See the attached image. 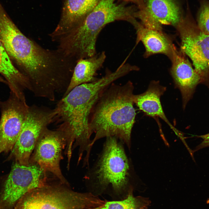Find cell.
Returning a JSON list of instances; mask_svg holds the SVG:
<instances>
[{"label":"cell","instance_id":"e0dca14e","mask_svg":"<svg viewBox=\"0 0 209 209\" xmlns=\"http://www.w3.org/2000/svg\"><path fill=\"white\" fill-rule=\"evenodd\" d=\"M0 73L5 78L11 92L20 97L24 91H30V82L26 77L14 66L0 41Z\"/></svg>","mask_w":209,"mask_h":209},{"label":"cell","instance_id":"4fadbf2b","mask_svg":"<svg viewBox=\"0 0 209 209\" xmlns=\"http://www.w3.org/2000/svg\"><path fill=\"white\" fill-rule=\"evenodd\" d=\"M135 28L136 32V43L141 42L145 47V57L161 54L170 59L175 46L169 35L163 32V30L145 27L140 22Z\"/></svg>","mask_w":209,"mask_h":209},{"label":"cell","instance_id":"ac0fdd59","mask_svg":"<svg viewBox=\"0 0 209 209\" xmlns=\"http://www.w3.org/2000/svg\"><path fill=\"white\" fill-rule=\"evenodd\" d=\"M198 1L200 6L197 14V24L202 32L209 35V0Z\"/></svg>","mask_w":209,"mask_h":209},{"label":"cell","instance_id":"52a82bcc","mask_svg":"<svg viewBox=\"0 0 209 209\" xmlns=\"http://www.w3.org/2000/svg\"><path fill=\"white\" fill-rule=\"evenodd\" d=\"M57 113L44 106H29L28 112L17 141L12 151L16 162L28 165L30 156L42 133L54 122Z\"/></svg>","mask_w":209,"mask_h":209},{"label":"cell","instance_id":"6da1fadb","mask_svg":"<svg viewBox=\"0 0 209 209\" xmlns=\"http://www.w3.org/2000/svg\"><path fill=\"white\" fill-rule=\"evenodd\" d=\"M124 75L120 67L113 72L107 70L101 78L75 87L57 102L54 122L64 133L68 146L74 144L82 149L90 146L92 134L89 122L93 109L104 91Z\"/></svg>","mask_w":209,"mask_h":209},{"label":"cell","instance_id":"603a6c76","mask_svg":"<svg viewBox=\"0 0 209 209\" xmlns=\"http://www.w3.org/2000/svg\"><path fill=\"white\" fill-rule=\"evenodd\" d=\"M129 209H135V208H131Z\"/></svg>","mask_w":209,"mask_h":209},{"label":"cell","instance_id":"7c38bea8","mask_svg":"<svg viewBox=\"0 0 209 209\" xmlns=\"http://www.w3.org/2000/svg\"><path fill=\"white\" fill-rule=\"evenodd\" d=\"M186 56L175 47L170 58L172 63L170 73L175 87L181 93L184 109L200 84L199 76Z\"/></svg>","mask_w":209,"mask_h":209},{"label":"cell","instance_id":"cb8c5ba5","mask_svg":"<svg viewBox=\"0 0 209 209\" xmlns=\"http://www.w3.org/2000/svg\"><path fill=\"white\" fill-rule=\"evenodd\" d=\"M0 209H1V206H0Z\"/></svg>","mask_w":209,"mask_h":209},{"label":"cell","instance_id":"7a4b0ae2","mask_svg":"<svg viewBox=\"0 0 209 209\" xmlns=\"http://www.w3.org/2000/svg\"><path fill=\"white\" fill-rule=\"evenodd\" d=\"M134 87L132 82L123 85L112 83L103 92L91 111L89 126L95 135L92 147L101 138L115 137L130 150L131 131L135 122Z\"/></svg>","mask_w":209,"mask_h":209},{"label":"cell","instance_id":"2e32d148","mask_svg":"<svg viewBox=\"0 0 209 209\" xmlns=\"http://www.w3.org/2000/svg\"><path fill=\"white\" fill-rule=\"evenodd\" d=\"M106 58L105 52L102 51L92 57L78 60L74 68L68 87L63 96L76 86L97 80L98 78L96 77L97 72L102 66Z\"/></svg>","mask_w":209,"mask_h":209},{"label":"cell","instance_id":"30bf717a","mask_svg":"<svg viewBox=\"0 0 209 209\" xmlns=\"http://www.w3.org/2000/svg\"><path fill=\"white\" fill-rule=\"evenodd\" d=\"M0 154L13 149L27 117L29 107L26 98L13 93L6 100L0 101Z\"/></svg>","mask_w":209,"mask_h":209},{"label":"cell","instance_id":"9a60e30c","mask_svg":"<svg viewBox=\"0 0 209 209\" xmlns=\"http://www.w3.org/2000/svg\"><path fill=\"white\" fill-rule=\"evenodd\" d=\"M166 89L158 81L153 80L149 83L147 90L142 93L134 95V104L146 116L154 118H159L171 128H174L164 113L160 98Z\"/></svg>","mask_w":209,"mask_h":209},{"label":"cell","instance_id":"5b68a950","mask_svg":"<svg viewBox=\"0 0 209 209\" xmlns=\"http://www.w3.org/2000/svg\"><path fill=\"white\" fill-rule=\"evenodd\" d=\"M100 203L99 197L91 193L48 184L28 192L12 209H96Z\"/></svg>","mask_w":209,"mask_h":209},{"label":"cell","instance_id":"44dd1931","mask_svg":"<svg viewBox=\"0 0 209 209\" xmlns=\"http://www.w3.org/2000/svg\"><path fill=\"white\" fill-rule=\"evenodd\" d=\"M127 2H130L133 3L137 6L139 10H143L145 8L143 0H122Z\"/></svg>","mask_w":209,"mask_h":209},{"label":"cell","instance_id":"d6986e66","mask_svg":"<svg viewBox=\"0 0 209 209\" xmlns=\"http://www.w3.org/2000/svg\"><path fill=\"white\" fill-rule=\"evenodd\" d=\"M136 201L131 191L127 198L124 200L116 201H107L104 205L98 209H129L135 208Z\"/></svg>","mask_w":209,"mask_h":209},{"label":"cell","instance_id":"ba28073f","mask_svg":"<svg viewBox=\"0 0 209 209\" xmlns=\"http://www.w3.org/2000/svg\"><path fill=\"white\" fill-rule=\"evenodd\" d=\"M47 183L46 173L38 165H28L16 162L4 183L0 195L1 208H13L19 199L30 191Z\"/></svg>","mask_w":209,"mask_h":209},{"label":"cell","instance_id":"5bb4252c","mask_svg":"<svg viewBox=\"0 0 209 209\" xmlns=\"http://www.w3.org/2000/svg\"><path fill=\"white\" fill-rule=\"evenodd\" d=\"M102 0H66L59 24L54 31L64 35L80 24Z\"/></svg>","mask_w":209,"mask_h":209},{"label":"cell","instance_id":"ffe728a7","mask_svg":"<svg viewBox=\"0 0 209 209\" xmlns=\"http://www.w3.org/2000/svg\"><path fill=\"white\" fill-rule=\"evenodd\" d=\"M198 138H201L203 140L197 146L194 152L203 148L209 147V133L206 134L197 136Z\"/></svg>","mask_w":209,"mask_h":209},{"label":"cell","instance_id":"8992f818","mask_svg":"<svg viewBox=\"0 0 209 209\" xmlns=\"http://www.w3.org/2000/svg\"><path fill=\"white\" fill-rule=\"evenodd\" d=\"M187 4L185 15L175 28L180 39V49L192 61L200 84L209 88V35L199 29Z\"/></svg>","mask_w":209,"mask_h":209},{"label":"cell","instance_id":"3957f363","mask_svg":"<svg viewBox=\"0 0 209 209\" xmlns=\"http://www.w3.org/2000/svg\"><path fill=\"white\" fill-rule=\"evenodd\" d=\"M102 0L79 25L62 37L59 48L76 61L97 53L96 43L99 35L108 24L116 21L129 22L131 7L123 1Z\"/></svg>","mask_w":209,"mask_h":209},{"label":"cell","instance_id":"277c9868","mask_svg":"<svg viewBox=\"0 0 209 209\" xmlns=\"http://www.w3.org/2000/svg\"><path fill=\"white\" fill-rule=\"evenodd\" d=\"M106 138L102 151L84 179L102 190L110 187L120 193L127 189L131 178L130 161L123 142L115 137Z\"/></svg>","mask_w":209,"mask_h":209},{"label":"cell","instance_id":"8fae6325","mask_svg":"<svg viewBox=\"0 0 209 209\" xmlns=\"http://www.w3.org/2000/svg\"><path fill=\"white\" fill-rule=\"evenodd\" d=\"M145 10H138L136 17L144 27L163 30L164 25L175 28L183 17V10L178 0H143Z\"/></svg>","mask_w":209,"mask_h":209},{"label":"cell","instance_id":"9c48e42d","mask_svg":"<svg viewBox=\"0 0 209 209\" xmlns=\"http://www.w3.org/2000/svg\"><path fill=\"white\" fill-rule=\"evenodd\" d=\"M66 144L63 131L58 128L52 130L47 128L38 140L29 163L36 164L46 173H51L61 183L68 185L60 166V161L63 158L62 151L66 148Z\"/></svg>","mask_w":209,"mask_h":209},{"label":"cell","instance_id":"7402d4cb","mask_svg":"<svg viewBox=\"0 0 209 209\" xmlns=\"http://www.w3.org/2000/svg\"><path fill=\"white\" fill-rule=\"evenodd\" d=\"M0 82L7 84V82L6 80H4L3 78L0 77Z\"/></svg>","mask_w":209,"mask_h":209}]
</instances>
